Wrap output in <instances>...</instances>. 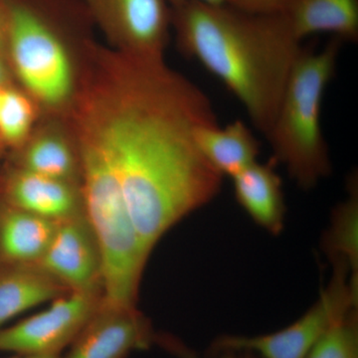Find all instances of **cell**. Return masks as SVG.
I'll list each match as a JSON object with an SVG mask.
<instances>
[{
    "label": "cell",
    "mask_w": 358,
    "mask_h": 358,
    "mask_svg": "<svg viewBox=\"0 0 358 358\" xmlns=\"http://www.w3.org/2000/svg\"><path fill=\"white\" fill-rule=\"evenodd\" d=\"M80 162L115 183L148 253L174 225L220 192L223 176L195 131L217 126L208 96L164 59L96 41L80 53L76 89L60 115Z\"/></svg>",
    "instance_id": "6da1fadb"
},
{
    "label": "cell",
    "mask_w": 358,
    "mask_h": 358,
    "mask_svg": "<svg viewBox=\"0 0 358 358\" xmlns=\"http://www.w3.org/2000/svg\"><path fill=\"white\" fill-rule=\"evenodd\" d=\"M71 293L103 294V257L84 214L61 221L38 262Z\"/></svg>",
    "instance_id": "ba28073f"
},
{
    "label": "cell",
    "mask_w": 358,
    "mask_h": 358,
    "mask_svg": "<svg viewBox=\"0 0 358 358\" xmlns=\"http://www.w3.org/2000/svg\"><path fill=\"white\" fill-rule=\"evenodd\" d=\"M171 11V32L181 53L222 81L267 138L303 41L281 14L245 13L200 0Z\"/></svg>",
    "instance_id": "7a4b0ae2"
},
{
    "label": "cell",
    "mask_w": 358,
    "mask_h": 358,
    "mask_svg": "<svg viewBox=\"0 0 358 358\" xmlns=\"http://www.w3.org/2000/svg\"><path fill=\"white\" fill-rule=\"evenodd\" d=\"M0 200L56 223L84 214L79 185L10 164L0 173Z\"/></svg>",
    "instance_id": "30bf717a"
},
{
    "label": "cell",
    "mask_w": 358,
    "mask_h": 358,
    "mask_svg": "<svg viewBox=\"0 0 358 358\" xmlns=\"http://www.w3.org/2000/svg\"><path fill=\"white\" fill-rule=\"evenodd\" d=\"M103 294L68 293L46 310L0 329V352L61 355L100 305Z\"/></svg>",
    "instance_id": "52a82bcc"
},
{
    "label": "cell",
    "mask_w": 358,
    "mask_h": 358,
    "mask_svg": "<svg viewBox=\"0 0 358 358\" xmlns=\"http://www.w3.org/2000/svg\"><path fill=\"white\" fill-rule=\"evenodd\" d=\"M274 159L256 162L232 178L238 203L254 222L273 235L284 230L286 205L282 179L275 171Z\"/></svg>",
    "instance_id": "7c38bea8"
},
{
    "label": "cell",
    "mask_w": 358,
    "mask_h": 358,
    "mask_svg": "<svg viewBox=\"0 0 358 358\" xmlns=\"http://www.w3.org/2000/svg\"><path fill=\"white\" fill-rule=\"evenodd\" d=\"M14 84V78L6 54H0V87Z\"/></svg>",
    "instance_id": "603a6c76"
},
{
    "label": "cell",
    "mask_w": 358,
    "mask_h": 358,
    "mask_svg": "<svg viewBox=\"0 0 358 358\" xmlns=\"http://www.w3.org/2000/svg\"><path fill=\"white\" fill-rule=\"evenodd\" d=\"M279 14L301 41L317 33L357 41L358 0H291Z\"/></svg>",
    "instance_id": "4fadbf2b"
},
{
    "label": "cell",
    "mask_w": 358,
    "mask_h": 358,
    "mask_svg": "<svg viewBox=\"0 0 358 358\" xmlns=\"http://www.w3.org/2000/svg\"><path fill=\"white\" fill-rule=\"evenodd\" d=\"M9 358H61V355H20Z\"/></svg>",
    "instance_id": "d4e9b609"
},
{
    "label": "cell",
    "mask_w": 358,
    "mask_h": 358,
    "mask_svg": "<svg viewBox=\"0 0 358 358\" xmlns=\"http://www.w3.org/2000/svg\"><path fill=\"white\" fill-rule=\"evenodd\" d=\"M93 24L115 51L164 59L171 36L166 0H83Z\"/></svg>",
    "instance_id": "8992f818"
},
{
    "label": "cell",
    "mask_w": 358,
    "mask_h": 358,
    "mask_svg": "<svg viewBox=\"0 0 358 358\" xmlns=\"http://www.w3.org/2000/svg\"><path fill=\"white\" fill-rule=\"evenodd\" d=\"M8 86V85H7ZM6 86L0 87V101H1L2 92H3V89L6 88ZM1 145V143H0Z\"/></svg>",
    "instance_id": "4316f807"
},
{
    "label": "cell",
    "mask_w": 358,
    "mask_h": 358,
    "mask_svg": "<svg viewBox=\"0 0 358 358\" xmlns=\"http://www.w3.org/2000/svg\"><path fill=\"white\" fill-rule=\"evenodd\" d=\"M341 45L343 41L334 37L319 52L303 49L267 136L273 159L284 164L289 176L305 190L312 189L331 173L320 112L324 92L336 73Z\"/></svg>",
    "instance_id": "277c9868"
},
{
    "label": "cell",
    "mask_w": 358,
    "mask_h": 358,
    "mask_svg": "<svg viewBox=\"0 0 358 358\" xmlns=\"http://www.w3.org/2000/svg\"><path fill=\"white\" fill-rule=\"evenodd\" d=\"M4 1H6V0H0V4H1L2 2H4Z\"/></svg>",
    "instance_id": "83f0119b"
},
{
    "label": "cell",
    "mask_w": 358,
    "mask_h": 358,
    "mask_svg": "<svg viewBox=\"0 0 358 358\" xmlns=\"http://www.w3.org/2000/svg\"><path fill=\"white\" fill-rule=\"evenodd\" d=\"M56 224L0 200V268L38 264Z\"/></svg>",
    "instance_id": "5bb4252c"
},
{
    "label": "cell",
    "mask_w": 358,
    "mask_h": 358,
    "mask_svg": "<svg viewBox=\"0 0 358 358\" xmlns=\"http://www.w3.org/2000/svg\"><path fill=\"white\" fill-rule=\"evenodd\" d=\"M334 274L320 298L300 319L273 334H224L214 339L209 357L225 352H249L260 358H306L327 329L357 308L358 286L345 264L333 263Z\"/></svg>",
    "instance_id": "5b68a950"
},
{
    "label": "cell",
    "mask_w": 358,
    "mask_h": 358,
    "mask_svg": "<svg viewBox=\"0 0 358 358\" xmlns=\"http://www.w3.org/2000/svg\"><path fill=\"white\" fill-rule=\"evenodd\" d=\"M9 14L6 0L0 4V54H6L8 39Z\"/></svg>",
    "instance_id": "7402d4cb"
},
{
    "label": "cell",
    "mask_w": 358,
    "mask_h": 358,
    "mask_svg": "<svg viewBox=\"0 0 358 358\" xmlns=\"http://www.w3.org/2000/svg\"><path fill=\"white\" fill-rule=\"evenodd\" d=\"M150 320L136 306L101 300L95 313L61 358H128L155 345Z\"/></svg>",
    "instance_id": "9c48e42d"
},
{
    "label": "cell",
    "mask_w": 358,
    "mask_h": 358,
    "mask_svg": "<svg viewBox=\"0 0 358 358\" xmlns=\"http://www.w3.org/2000/svg\"><path fill=\"white\" fill-rule=\"evenodd\" d=\"M6 59L42 117H60L76 89L80 52L95 26L83 0H6Z\"/></svg>",
    "instance_id": "3957f363"
},
{
    "label": "cell",
    "mask_w": 358,
    "mask_h": 358,
    "mask_svg": "<svg viewBox=\"0 0 358 358\" xmlns=\"http://www.w3.org/2000/svg\"><path fill=\"white\" fill-rule=\"evenodd\" d=\"M4 152H6V148L2 147L1 145H0V159H1L2 155H3Z\"/></svg>",
    "instance_id": "484cf974"
},
{
    "label": "cell",
    "mask_w": 358,
    "mask_h": 358,
    "mask_svg": "<svg viewBox=\"0 0 358 358\" xmlns=\"http://www.w3.org/2000/svg\"><path fill=\"white\" fill-rule=\"evenodd\" d=\"M42 117L34 100L15 83L2 92L0 101V143L11 152L22 147Z\"/></svg>",
    "instance_id": "ac0fdd59"
},
{
    "label": "cell",
    "mask_w": 358,
    "mask_h": 358,
    "mask_svg": "<svg viewBox=\"0 0 358 358\" xmlns=\"http://www.w3.org/2000/svg\"><path fill=\"white\" fill-rule=\"evenodd\" d=\"M348 199L331 213V225L322 238V250L331 263L345 264L350 280L358 284V180L352 173L348 180Z\"/></svg>",
    "instance_id": "e0dca14e"
},
{
    "label": "cell",
    "mask_w": 358,
    "mask_h": 358,
    "mask_svg": "<svg viewBox=\"0 0 358 358\" xmlns=\"http://www.w3.org/2000/svg\"><path fill=\"white\" fill-rule=\"evenodd\" d=\"M155 345H159L167 352L173 355L176 358H201L199 353L195 352L192 348L186 345L181 339L176 338L173 334H155ZM214 358H259L254 353L249 352H225L216 355Z\"/></svg>",
    "instance_id": "ffe728a7"
},
{
    "label": "cell",
    "mask_w": 358,
    "mask_h": 358,
    "mask_svg": "<svg viewBox=\"0 0 358 358\" xmlns=\"http://www.w3.org/2000/svg\"><path fill=\"white\" fill-rule=\"evenodd\" d=\"M291 0H225V4L254 14H279Z\"/></svg>",
    "instance_id": "44dd1931"
},
{
    "label": "cell",
    "mask_w": 358,
    "mask_h": 358,
    "mask_svg": "<svg viewBox=\"0 0 358 358\" xmlns=\"http://www.w3.org/2000/svg\"><path fill=\"white\" fill-rule=\"evenodd\" d=\"M9 164L79 185L76 148L59 117H42L24 145L13 152Z\"/></svg>",
    "instance_id": "8fae6325"
},
{
    "label": "cell",
    "mask_w": 358,
    "mask_h": 358,
    "mask_svg": "<svg viewBox=\"0 0 358 358\" xmlns=\"http://www.w3.org/2000/svg\"><path fill=\"white\" fill-rule=\"evenodd\" d=\"M169 6L173 8V7L181 6L185 3L187 0H166ZM200 1L205 2V3L213 4V6H220V4L225 3V0H200Z\"/></svg>",
    "instance_id": "cb8c5ba5"
},
{
    "label": "cell",
    "mask_w": 358,
    "mask_h": 358,
    "mask_svg": "<svg viewBox=\"0 0 358 358\" xmlns=\"http://www.w3.org/2000/svg\"><path fill=\"white\" fill-rule=\"evenodd\" d=\"M306 358H358L357 308L329 327Z\"/></svg>",
    "instance_id": "d6986e66"
},
{
    "label": "cell",
    "mask_w": 358,
    "mask_h": 358,
    "mask_svg": "<svg viewBox=\"0 0 358 358\" xmlns=\"http://www.w3.org/2000/svg\"><path fill=\"white\" fill-rule=\"evenodd\" d=\"M68 293L38 264L0 268V329L20 313Z\"/></svg>",
    "instance_id": "9a60e30c"
},
{
    "label": "cell",
    "mask_w": 358,
    "mask_h": 358,
    "mask_svg": "<svg viewBox=\"0 0 358 358\" xmlns=\"http://www.w3.org/2000/svg\"><path fill=\"white\" fill-rule=\"evenodd\" d=\"M195 141L207 162L222 176L234 178L257 162L260 143L244 122L235 121L225 128L200 127Z\"/></svg>",
    "instance_id": "2e32d148"
}]
</instances>
